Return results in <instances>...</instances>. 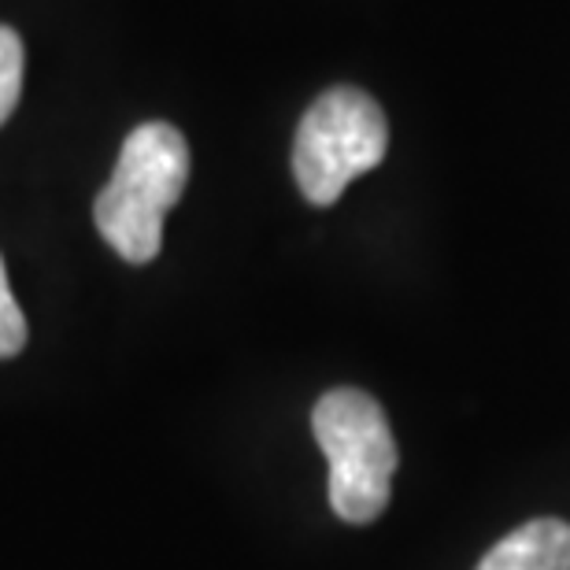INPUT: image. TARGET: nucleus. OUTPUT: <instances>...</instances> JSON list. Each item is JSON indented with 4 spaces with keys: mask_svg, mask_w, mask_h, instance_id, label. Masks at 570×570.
I'll list each match as a JSON object with an SVG mask.
<instances>
[{
    "mask_svg": "<svg viewBox=\"0 0 570 570\" xmlns=\"http://www.w3.org/2000/svg\"><path fill=\"white\" fill-rule=\"evenodd\" d=\"M189 145L170 122H141L119 148L116 170L94 204L100 237L127 259L148 264L164 245V219L186 193Z\"/></svg>",
    "mask_w": 570,
    "mask_h": 570,
    "instance_id": "obj_1",
    "label": "nucleus"
},
{
    "mask_svg": "<svg viewBox=\"0 0 570 570\" xmlns=\"http://www.w3.org/2000/svg\"><path fill=\"white\" fill-rule=\"evenodd\" d=\"M312 433L330 463V508L367 527L393 497L396 441L382 404L363 390H330L312 412Z\"/></svg>",
    "mask_w": 570,
    "mask_h": 570,
    "instance_id": "obj_2",
    "label": "nucleus"
},
{
    "mask_svg": "<svg viewBox=\"0 0 570 570\" xmlns=\"http://www.w3.org/2000/svg\"><path fill=\"white\" fill-rule=\"evenodd\" d=\"M390 122L363 89L334 86L304 111L293 141V178L315 208H330L352 178L385 159Z\"/></svg>",
    "mask_w": 570,
    "mask_h": 570,
    "instance_id": "obj_3",
    "label": "nucleus"
},
{
    "mask_svg": "<svg viewBox=\"0 0 570 570\" xmlns=\"http://www.w3.org/2000/svg\"><path fill=\"white\" fill-rule=\"evenodd\" d=\"M474 570H570V522L549 515L522 522Z\"/></svg>",
    "mask_w": 570,
    "mask_h": 570,
    "instance_id": "obj_4",
    "label": "nucleus"
},
{
    "mask_svg": "<svg viewBox=\"0 0 570 570\" xmlns=\"http://www.w3.org/2000/svg\"><path fill=\"white\" fill-rule=\"evenodd\" d=\"M22 63H27L22 38L0 22V127L11 119V111H16L22 97Z\"/></svg>",
    "mask_w": 570,
    "mask_h": 570,
    "instance_id": "obj_5",
    "label": "nucleus"
},
{
    "mask_svg": "<svg viewBox=\"0 0 570 570\" xmlns=\"http://www.w3.org/2000/svg\"><path fill=\"white\" fill-rule=\"evenodd\" d=\"M22 345H27V318H22V307L8 285L4 259H0V360L16 356Z\"/></svg>",
    "mask_w": 570,
    "mask_h": 570,
    "instance_id": "obj_6",
    "label": "nucleus"
}]
</instances>
